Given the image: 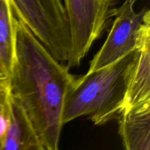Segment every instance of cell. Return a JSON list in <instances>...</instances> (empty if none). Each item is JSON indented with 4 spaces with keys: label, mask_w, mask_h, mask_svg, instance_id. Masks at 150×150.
I'll return each instance as SVG.
<instances>
[{
    "label": "cell",
    "mask_w": 150,
    "mask_h": 150,
    "mask_svg": "<svg viewBox=\"0 0 150 150\" xmlns=\"http://www.w3.org/2000/svg\"><path fill=\"white\" fill-rule=\"evenodd\" d=\"M13 115V98L9 78L0 77V149L2 146Z\"/></svg>",
    "instance_id": "30bf717a"
},
{
    "label": "cell",
    "mask_w": 150,
    "mask_h": 150,
    "mask_svg": "<svg viewBox=\"0 0 150 150\" xmlns=\"http://www.w3.org/2000/svg\"><path fill=\"white\" fill-rule=\"evenodd\" d=\"M42 150H43V149H42Z\"/></svg>",
    "instance_id": "7c38bea8"
},
{
    "label": "cell",
    "mask_w": 150,
    "mask_h": 150,
    "mask_svg": "<svg viewBox=\"0 0 150 150\" xmlns=\"http://www.w3.org/2000/svg\"><path fill=\"white\" fill-rule=\"evenodd\" d=\"M15 17L59 62L68 60L70 35L67 12L61 0H10Z\"/></svg>",
    "instance_id": "3957f363"
},
{
    "label": "cell",
    "mask_w": 150,
    "mask_h": 150,
    "mask_svg": "<svg viewBox=\"0 0 150 150\" xmlns=\"http://www.w3.org/2000/svg\"><path fill=\"white\" fill-rule=\"evenodd\" d=\"M68 18L70 48L67 67H78L93 42L115 17L117 2L113 0L63 1Z\"/></svg>",
    "instance_id": "277c9868"
},
{
    "label": "cell",
    "mask_w": 150,
    "mask_h": 150,
    "mask_svg": "<svg viewBox=\"0 0 150 150\" xmlns=\"http://www.w3.org/2000/svg\"><path fill=\"white\" fill-rule=\"evenodd\" d=\"M0 150H42L29 120L13 100L11 125Z\"/></svg>",
    "instance_id": "ba28073f"
},
{
    "label": "cell",
    "mask_w": 150,
    "mask_h": 150,
    "mask_svg": "<svg viewBox=\"0 0 150 150\" xmlns=\"http://www.w3.org/2000/svg\"><path fill=\"white\" fill-rule=\"evenodd\" d=\"M119 130L125 150H150V101L124 109Z\"/></svg>",
    "instance_id": "8992f818"
},
{
    "label": "cell",
    "mask_w": 150,
    "mask_h": 150,
    "mask_svg": "<svg viewBox=\"0 0 150 150\" xmlns=\"http://www.w3.org/2000/svg\"><path fill=\"white\" fill-rule=\"evenodd\" d=\"M150 101V30L135 52L124 109ZM123 109V110H124Z\"/></svg>",
    "instance_id": "52a82bcc"
},
{
    "label": "cell",
    "mask_w": 150,
    "mask_h": 150,
    "mask_svg": "<svg viewBox=\"0 0 150 150\" xmlns=\"http://www.w3.org/2000/svg\"><path fill=\"white\" fill-rule=\"evenodd\" d=\"M135 3V0H129L118 7L108 37L91 61L88 73L110 65L136 51L150 30L149 10L136 11Z\"/></svg>",
    "instance_id": "5b68a950"
},
{
    "label": "cell",
    "mask_w": 150,
    "mask_h": 150,
    "mask_svg": "<svg viewBox=\"0 0 150 150\" xmlns=\"http://www.w3.org/2000/svg\"><path fill=\"white\" fill-rule=\"evenodd\" d=\"M16 54V17L10 0H0V73L9 77Z\"/></svg>",
    "instance_id": "9c48e42d"
},
{
    "label": "cell",
    "mask_w": 150,
    "mask_h": 150,
    "mask_svg": "<svg viewBox=\"0 0 150 150\" xmlns=\"http://www.w3.org/2000/svg\"><path fill=\"white\" fill-rule=\"evenodd\" d=\"M135 52L76 79L64 105L63 125L83 116L95 125L120 117L125 107Z\"/></svg>",
    "instance_id": "7a4b0ae2"
},
{
    "label": "cell",
    "mask_w": 150,
    "mask_h": 150,
    "mask_svg": "<svg viewBox=\"0 0 150 150\" xmlns=\"http://www.w3.org/2000/svg\"><path fill=\"white\" fill-rule=\"evenodd\" d=\"M1 76H2V75H1V73H0V77H1Z\"/></svg>",
    "instance_id": "8fae6325"
},
{
    "label": "cell",
    "mask_w": 150,
    "mask_h": 150,
    "mask_svg": "<svg viewBox=\"0 0 150 150\" xmlns=\"http://www.w3.org/2000/svg\"><path fill=\"white\" fill-rule=\"evenodd\" d=\"M13 100L43 150H59L66 100L77 78L54 59L16 18V54L9 76Z\"/></svg>",
    "instance_id": "6da1fadb"
}]
</instances>
